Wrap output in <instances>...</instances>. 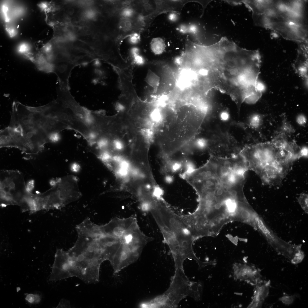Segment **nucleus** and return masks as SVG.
<instances>
[{
	"label": "nucleus",
	"mask_w": 308,
	"mask_h": 308,
	"mask_svg": "<svg viewBox=\"0 0 308 308\" xmlns=\"http://www.w3.org/2000/svg\"><path fill=\"white\" fill-rule=\"evenodd\" d=\"M307 2L304 0H260L252 15L257 25L298 43L308 41Z\"/></svg>",
	"instance_id": "obj_1"
},
{
	"label": "nucleus",
	"mask_w": 308,
	"mask_h": 308,
	"mask_svg": "<svg viewBox=\"0 0 308 308\" xmlns=\"http://www.w3.org/2000/svg\"><path fill=\"white\" fill-rule=\"evenodd\" d=\"M157 112L153 119L158 129L161 149L169 157L192 140L198 133L208 112L196 103Z\"/></svg>",
	"instance_id": "obj_2"
},
{
	"label": "nucleus",
	"mask_w": 308,
	"mask_h": 308,
	"mask_svg": "<svg viewBox=\"0 0 308 308\" xmlns=\"http://www.w3.org/2000/svg\"><path fill=\"white\" fill-rule=\"evenodd\" d=\"M150 212L160 230L174 262L175 269H183L185 260L198 262L193 248L195 239L183 221L163 199L158 201Z\"/></svg>",
	"instance_id": "obj_3"
},
{
	"label": "nucleus",
	"mask_w": 308,
	"mask_h": 308,
	"mask_svg": "<svg viewBox=\"0 0 308 308\" xmlns=\"http://www.w3.org/2000/svg\"><path fill=\"white\" fill-rule=\"evenodd\" d=\"M239 154L247 170H252L259 175L269 171H281L290 160L286 147L273 141L245 145Z\"/></svg>",
	"instance_id": "obj_4"
},
{
	"label": "nucleus",
	"mask_w": 308,
	"mask_h": 308,
	"mask_svg": "<svg viewBox=\"0 0 308 308\" xmlns=\"http://www.w3.org/2000/svg\"><path fill=\"white\" fill-rule=\"evenodd\" d=\"M68 252L75 264L77 277L88 284L99 281L101 265L106 260L102 249L95 240L78 234L74 245Z\"/></svg>",
	"instance_id": "obj_5"
},
{
	"label": "nucleus",
	"mask_w": 308,
	"mask_h": 308,
	"mask_svg": "<svg viewBox=\"0 0 308 308\" xmlns=\"http://www.w3.org/2000/svg\"><path fill=\"white\" fill-rule=\"evenodd\" d=\"M50 184L52 187L46 192L33 194L35 212L44 209H60L82 196L78 179L74 175H67L52 180Z\"/></svg>",
	"instance_id": "obj_6"
},
{
	"label": "nucleus",
	"mask_w": 308,
	"mask_h": 308,
	"mask_svg": "<svg viewBox=\"0 0 308 308\" xmlns=\"http://www.w3.org/2000/svg\"><path fill=\"white\" fill-rule=\"evenodd\" d=\"M199 285L190 281L184 269H175L169 286L163 294L142 303L143 308H176L184 298L199 296Z\"/></svg>",
	"instance_id": "obj_7"
},
{
	"label": "nucleus",
	"mask_w": 308,
	"mask_h": 308,
	"mask_svg": "<svg viewBox=\"0 0 308 308\" xmlns=\"http://www.w3.org/2000/svg\"><path fill=\"white\" fill-rule=\"evenodd\" d=\"M0 204L3 206L17 205L26 210L31 193L27 189L22 174L17 170H3L0 173Z\"/></svg>",
	"instance_id": "obj_8"
},
{
	"label": "nucleus",
	"mask_w": 308,
	"mask_h": 308,
	"mask_svg": "<svg viewBox=\"0 0 308 308\" xmlns=\"http://www.w3.org/2000/svg\"><path fill=\"white\" fill-rule=\"evenodd\" d=\"M77 276L74 263L68 251L57 249L55 254L49 280L56 281Z\"/></svg>",
	"instance_id": "obj_9"
},
{
	"label": "nucleus",
	"mask_w": 308,
	"mask_h": 308,
	"mask_svg": "<svg viewBox=\"0 0 308 308\" xmlns=\"http://www.w3.org/2000/svg\"><path fill=\"white\" fill-rule=\"evenodd\" d=\"M298 43V54L294 67L299 74L307 77L308 64V42Z\"/></svg>",
	"instance_id": "obj_10"
},
{
	"label": "nucleus",
	"mask_w": 308,
	"mask_h": 308,
	"mask_svg": "<svg viewBox=\"0 0 308 308\" xmlns=\"http://www.w3.org/2000/svg\"><path fill=\"white\" fill-rule=\"evenodd\" d=\"M270 285V280H262L256 285L253 300L249 306V307L256 308L261 307L268 296Z\"/></svg>",
	"instance_id": "obj_11"
},
{
	"label": "nucleus",
	"mask_w": 308,
	"mask_h": 308,
	"mask_svg": "<svg viewBox=\"0 0 308 308\" xmlns=\"http://www.w3.org/2000/svg\"><path fill=\"white\" fill-rule=\"evenodd\" d=\"M239 276L242 279L253 285H256L260 282L261 275L259 269L246 265L241 266Z\"/></svg>",
	"instance_id": "obj_12"
},
{
	"label": "nucleus",
	"mask_w": 308,
	"mask_h": 308,
	"mask_svg": "<svg viewBox=\"0 0 308 308\" xmlns=\"http://www.w3.org/2000/svg\"><path fill=\"white\" fill-rule=\"evenodd\" d=\"M151 48L155 54H161L164 51L165 45L163 40L160 38H153L151 43Z\"/></svg>",
	"instance_id": "obj_13"
},
{
	"label": "nucleus",
	"mask_w": 308,
	"mask_h": 308,
	"mask_svg": "<svg viewBox=\"0 0 308 308\" xmlns=\"http://www.w3.org/2000/svg\"><path fill=\"white\" fill-rule=\"evenodd\" d=\"M262 116L259 114H256L252 115L249 118V124L252 127L257 128L262 124Z\"/></svg>",
	"instance_id": "obj_14"
},
{
	"label": "nucleus",
	"mask_w": 308,
	"mask_h": 308,
	"mask_svg": "<svg viewBox=\"0 0 308 308\" xmlns=\"http://www.w3.org/2000/svg\"><path fill=\"white\" fill-rule=\"evenodd\" d=\"M25 300L31 304H37L39 303L41 300L40 296L38 294H29L25 297Z\"/></svg>",
	"instance_id": "obj_15"
},
{
	"label": "nucleus",
	"mask_w": 308,
	"mask_h": 308,
	"mask_svg": "<svg viewBox=\"0 0 308 308\" xmlns=\"http://www.w3.org/2000/svg\"><path fill=\"white\" fill-rule=\"evenodd\" d=\"M147 80L149 84L153 87L157 86L159 81V78L155 74L151 72L148 75Z\"/></svg>",
	"instance_id": "obj_16"
},
{
	"label": "nucleus",
	"mask_w": 308,
	"mask_h": 308,
	"mask_svg": "<svg viewBox=\"0 0 308 308\" xmlns=\"http://www.w3.org/2000/svg\"><path fill=\"white\" fill-rule=\"evenodd\" d=\"M48 138L49 142L56 143L60 139V136L58 132H53L48 135Z\"/></svg>",
	"instance_id": "obj_17"
},
{
	"label": "nucleus",
	"mask_w": 308,
	"mask_h": 308,
	"mask_svg": "<svg viewBox=\"0 0 308 308\" xmlns=\"http://www.w3.org/2000/svg\"><path fill=\"white\" fill-rule=\"evenodd\" d=\"M220 119L222 121L226 122L228 121L230 117L229 112L226 110H222L220 112L218 115Z\"/></svg>",
	"instance_id": "obj_18"
},
{
	"label": "nucleus",
	"mask_w": 308,
	"mask_h": 308,
	"mask_svg": "<svg viewBox=\"0 0 308 308\" xmlns=\"http://www.w3.org/2000/svg\"><path fill=\"white\" fill-rule=\"evenodd\" d=\"M308 196L306 194H301L299 198V201L303 208L307 207Z\"/></svg>",
	"instance_id": "obj_19"
},
{
	"label": "nucleus",
	"mask_w": 308,
	"mask_h": 308,
	"mask_svg": "<svg viewBox=\"0 0 308 308\" xmlns=\"http://www.w3.org/2000/svg\"><path fill=\"white\" fill-rule=\"evenodd\" d=\"M295 297L294 296H284L279 299L280 301L286 304H290L293 302Z\"/></svg>",
	"instance_id": "obj_20"
},
{
	"label": "nucleus",
	"mask_w": 308,
	"mask_h": 308,
	"mask_svg": "<svg viewBox=\"0 0 308 308\" xmlns=\"http://www.w3.org/2000/svg\"><path fill=\"white\" fill-rule=\"evenodd\" d=\"M70 303L69 301L64 299H61L56 308H70Z\"/></svg>",
	"instance_id": "obj_21"
},
{
	"label": "nucleus",
	"mask_w": 308,
	"mask_h": 308,
	"mask_svg": "<svg viewBox=\"0 0 308 308\" xmlns=\"http://www.w3.org/2000/svg\"><path fill=\"white\" fill-rule=\"evenodd\" d=\"M296 121L299 125L304 126L307 122V119L305 116L302 114L298 115L296 118Z\"/></svg>",
	"instance_id": "obj_22"
},
{
	"label": "nucleus",
	"mask_w": 308,
	"mask_h": 308,
	"mask_svg": "<svg viewBox=\"0 0 308 308\" xmlns=\"http://www.w3.org/2000/svg\"><path fill=\"white\" fill-rule=\"evenodd\" d=\"M140 39V35L137 33H134L130 35L129 39L130 42L133 44L137 43Z\"/></svg>",
	"instance_id": "obj_23"
},
{
	"label": "nucleus",
	"mask_w": 308,
	"mask_h": 308,
	"mask_svg": "<svg viewBox=\"0 0 308 308\" xmlns=\"http://www.w3.org/2000/svg\"><path fill=\"white\" fill-rule=\"evenodd\" d=\"M173 177L171 174L166 175L165 177V180L167 183L168 184L171 183L173 182Z\"/></svg>",
	"instance_id": "obj_24"
},
{
	"label": "nucleus",
	"mask_w": 308,
	"mask_h": 308,
	"mask_svg": "<svg viewBox=\"0 0 308 308\" xmlns=\"http://www.w3.org/2000/svg\"><path fill=\"white\" fill-rule=\"evenodd\" d=\"M34 182L33 180L31 181L28 182L27 185H26V187L27 190L29 192H31V191L33 190V188L34 187Z\"/></svg>",
	"instance_id": "obj_25"
},
{
	"label": "nucleus",
	"mask_w": 308,
	"mask_h": 308,
	"mask_svg": "<svg viewBox=\"0 0 308 308\" xmlns=\"http://www.w3.org/2000/svg\"><path fill=\"white\" fill-rule=\"evenodd\" d=\"M29 50V47L26 44H22L19 48V51L21 52H25Z\"/></svg>",
	"instance_id": "obj_26"
},
{
	"label": "nucleus",
	"mask_w": 308,
	"mask_h": 308,
	"mask_svg": "<svg viewBox=\"0 0 308 308\" xmlns=\"http://www.w3.org/2000/svg\"><path fill=\"white\" fill-rule=\"evenodd\" d=\"M134 56V60L136 63L138 64H141L143 62V59L141 56L137 54L135 55Z\"/></svg>",
	"instance_id": "obj_27"
},
{
	"label": "nucleus",
	"mask_w": 308,
	"mask_h": 308,
	"mask_svg": "<svg viewBox=\"0 0 308 308\" xmlns=\"http://www.w3.org/2000/svg\"><path fill=\"white\" fill-rule=\"evenodd\" d=\"M132 10L129 9H125L123 12V15L126 17L130 16L132 14Z\"/></svg>",
	"instance_id": "obj_28"
},
{
	"label": "nucleus",
	"mask_w": 308,
	"mask_h": 308,
	"mask_svg": "<svg viewBox=\"0 0 308 308\" xmlns=\"http://www.w3.org/2000/svg\"><path fill=\"white\" fill-rule=\"evenodd\" d=\"M177 18L176 15L174 13H171L169 16V19L171 21L175 20Z\"/></svg>",
	"instance_id": "obj_29"
},
{
	"label": "nucleus",
	"mask_w": 308,
	"mask_h": 308,
	"mask_svg": "<svg viewBox=\"0 0 308 308\" xmlns=\"http://www.w3.org/2000/svg\"><path fill=\"white\" fill-rule=\"evenodd\" d=\"M138 51V49L135 48H133L132 50V51L133 54H134V55L136 54Z\"/></svg>",
	"instance_id": "obj_30"
},
{
	"label": "nucleus",
	"mask_w": 308,
	"mask_h": 308,
	"mask_svg": "<svg viewBox=\"0 0 308 308\" xmlns=\"http://www.w3.org/2000/svg\"><path fill=\"white\" fill-rule=\"evenodd\" d=\"M190 30L191 31L194 32L196 30V27L194 26H192L190 27Z\"/></svg>",
	"instance_id": "obj_31"
}]
</instances>
